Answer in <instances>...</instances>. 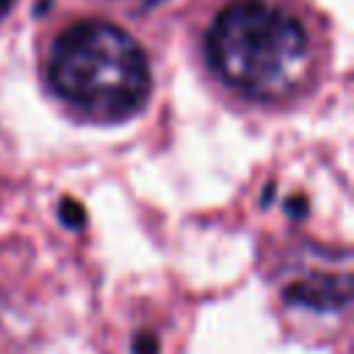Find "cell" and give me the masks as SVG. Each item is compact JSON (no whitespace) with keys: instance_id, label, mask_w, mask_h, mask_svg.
I'll return each instance as SVG.
<instances>
[{"instance_id":"7","label":"cell","mask_w":354,"mask_h":354,"mask_svg":"<svg viewBox=\"0 0 354 354\" xmlns=\"http://www.w3.org/2000/svg\"><path fill=\"white\" fill-rule=\"evenodd\" d=\"M14 3H17V0H0V17H6V14H8V8H11Z\"/></svg>"},{"instance_id":"1","label":"cell","mask_w":354,"mask_h":354,"mask_svg":"<svg viewBox=\"0 0 354 354\" xmlns=\"http://www.w3.org/2000/svg\"><path fill=\"white\" fill-rule=\"evenodd\" d=\"M53 91L94 122H122L144 108L152 72L141 44L111 22L66 28L47 58Z\"/></svg>"},{"instance_id":"4","label":"cell","mask_w":354,"mask_h":354,"mask_svg":"<svg viewBox=\"0 0 354 354\" xmlns=\"http://www.w3.org/2000/svg\"><path fill=\"white\" fill-rule=\"evenodd\" d=\"M133 354H160V340L155 332L144 329L133 337Z\"/></svg>"},{"instance_id":"6","label":"cell","mask_w":354,"mask_h":354,"mask_svg":"<svg viewBox=\"0 0 354 354\" xmlns=\"http://www.w3.org/2000/svg\"><path fill=\"white\" fill-rule=\"evenodd\" d=\"M113 3H119V6H124L130 11H149V8L160 6L163 0H113Z\"/></svg>"},{"instance_id":"2","label":"cell","mask_w":354,"mask_h":354,"mask_svg":"<svg viewBox=\"0 0 354 354\" xmlns=\"http://www.w3.org/2000/svg\"><path fill=\"white\" fill-rule=\"evenodd\" d=\"M216 75L249 100L288 97L310 69V39L296 17L268 0H232L207 30Z\"/></svg>"},{"instance_id":"5","label":"cell","mask_w":354,"mask_h":354,"mask_svg":"<svg viewBox=\"0 0 354 354\" xmlns=\"http://www.w3.org/2000/svg\"><path fill=\"white\" fill-rule=\"evenodd\" d=\"M61 221L66 224V227H83V221H86V213H83V207L75 202V199H64L61 202Z\"/></svg>"},{"instance_id":"3","label":"cell","mask_w":354,"mask_h":354,"mask_svg":"<svg viewBox=\"0 0 354 354\" xmlns=\"http://www.w3.org/2000/svg\"><path fill=\"white\" fill-rule=\"evenodd\" d=\"M285 301L313 313H340L351 301L348 274H307L293 279L282 290Z\"/></svg>"}]
</instances>
